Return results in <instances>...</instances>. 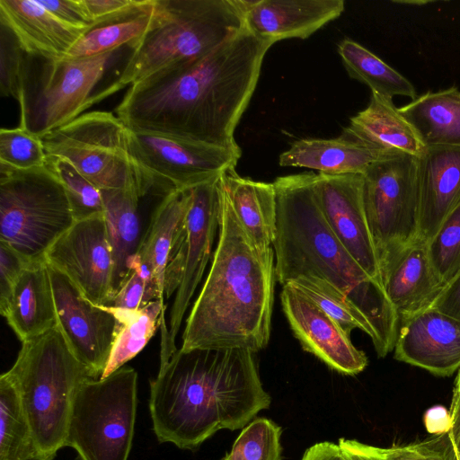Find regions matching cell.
Here are the masks:
<instances>
[{"mask_svg": "<svg viewBox=\"0 0 460 460\" xmlns=\"http://www.w3.org/2000/svg\"><path fill=\"white\" fill-rule=\"evenodd\" d=\"M426 147L460 146V91H429L398 108Z\"/></svg>", "mask_w": 460, "mask_h": 460, "instance_id": "obj_29", "label": "cell"}, {"mask_svg": "<svg viewBox=\"0 0 460 460\" xmlns=\"http://www.w3.org/2000/svg\"><path fill=\"white\" fill-rule=\"evenodd\" d=\"M0 22L28 54L48 58H66L87 32L60 21L37 0H0Z\"/></svg>", "mask_w": 460, "mask_h": 460, "instance_id": "obj_22", "label": "cell"}, {"mask_svg": "<svg viewBox=\"0 0 460 460\" xmlns=\"http://www.w3.org/2000/svg\"><path fill=\"white\" fill-rule=\"evenodd\" d=\"M430 307L460 320V271L445 286Z\"/></svg>", "mask_w": 460, "mask_h": 460, "instance_id": "obj_45", "label": "cell"}, {"mask_svg": "<svg viewBox=\"0 0 460 460\" xmlns=\"http://www.w3.org/2000/svg\"><path fill=\"white\" fill-rule=\"evenodd\" d=\"M27 52L11 29L0 22V93L20 99Z\"/></svg>", "mask_w": 460, "mask_h": 460, "instance_id": "obj_39", "label": "cell"}, {"mask_svg": "<svg viewBox=\"0 0 460 460\" xmlns=\"http://www.w3.org/2000/svg\"><path fill=\"white\" fill-rule=\"evenodd\" d=\"M57 18L73 27L88 31L94 22L82 0H37Z\"/></svg>", "mask_w": 460, "mask_h": 460, "instance_id": "obj_42", "label": "cell"}, {"mask_svg": "<svg viewBox=\"0 0 460 460\" xmlns=\"http://www.w3.org/2000/svg\"><path fill=\"white\" fill-rule=\"evenodd\" d=\"M314 187L319 207L333 234L367 274L382 284L377 253L365 212L362 175L318 172Z\"/></svg>", "mask_w": 460, "mask_h": 460, "instance_id": "obj_16", "label": "cell"}, {"mask_svg": "<svg viewBox=\"0 0 460 460\" xmlns=\"http://www.w3.org/2000/svg\"><path fill=\"white\" fill-rule=\"evenodd\" d=\"M280 302L290 329L305 351L345 375H357L366 368V354L357 349L349 334L305 294L287 284L282 286Z\"/></svg>", "mask_w": 460, "mask_h": 460, "instance_id": "obj_17", "label": "cell"}, {"mask_svg": "<svg viewBox=\"0 0 460 460\" xmlns=\"http://www.w3.org/2000/svg\"><path fill=\"white\" fill-rule=\"evenodd\" d=\"M137 407V373L122 367L104 378L84 382L77 390L65 447L75 460H128Z\"/></svg>", "mask_w": 460, "mask_h": 460, "instance_id": "obj_8", "label": "cell"}, {"mask_svg": "<svg viewBox=\"0 0 460 460\" xmlns=\"http://www.w3.org/2000/svg\"><path fill=\"white\" fill-rule=\"evenodd\" d=\"M313 172L276 178L277 222L272 247L276 279L282 286L302 276L328 281L368 319L379 358L395 344L400 318L382 284L352 258L326 222L319 207Z\"/></svg>", "mask_w": 460, "mask_h": 460, "instance_id": "obj_4", "label": "cell"}, {"mask_svg": "<svg viewBox=\"0 0 460 460\" xmlns=\"http://www.w3.org/2000/svg\"><path fill=\"white\" fill-rule=\"evenodd\" d=\"M0 460H36L19 394L4 373L0 376Z\"/></svg>", "mask_w": 460, "mask_h": 460, "instance_id": "obj_33", "label": "cell"}, {"mask_svg": "<svg viewBox=\"0 0 460 460\" xmlns=\"http://www.w3.org/2000/svg\"><path fill=\"white\" fill-rule=\"evenodd\" d=\"M218 234L208 274L186 319L181 349L256 353L270 338L275 254L272 246L261 248L247 235L224 182Z\"/></svg>", "mask_w": 460, "mask_h": 460, "instance_id": "obj_3", "label": "cell"}, {"mask_svg": "<svg viewBox=\"0 0 460 460\" xmlns=\"http://www.w3.org/2000/svg\"><path fill=\"white\" fill-rule=\"evenodd\" d=\"M281 429L272 420L260 418L245 427L227 455L229 460H280Z\"/></svg>", "mask_w": 460, "mask_h": 460, "instance_id": "obj_37", "label": "cell"}, {"mask_svg": "<svg viewBox=\"0 0 460 460\" xmlns=\"http://www.w3.org/2000/svg\"><path fill=\"white\" fill-rule=\"evenodd\" d=\"M288 284L299 289L331 315L349 334L359 329L367 334L373 344L375 330L364 314L338 288L326 280L302 276Z\"/></svg>", "mask_w": 460, "mask_h": 460, "instance_id": "obj_34", "label": "cell"}, {"mask_svg": "<svg viewBox=\"0 0 460 460\" xmlns=\"http://www.w3.org/2000/svg\"><path fill=\"white\" fill-rule=\"evenodd\" d=\"M144 195L191 189L235 168L242 153L145 132L128 133Z\"/></svg>", "mask_w": 460, "mask_h": 460, "instance_id": "obj_12", "label": "cell"}, {"mask_svg": "<svg viewBox=\"0 0 460 460\" xmlns=\"http://www.w3.org/2000/svg\"><path fill=\"white\" fill-rule=\"evenodd\" d=\"M423 422L433 436L448 433L452 428L450 411L442 405L429 407L423 414Z\"/></svg>", "mask_w": 460, "mask_h": 460, "instance_id": "obj_46", "label": "cell"}, {"mask_svg": "<svg viewBox=\"0 0 460 460\" xmlns=\"http://www.w3.org/2000/svg\"><path fill=\"white\" fill-rule=\"evenodd\" d=\"M342 132L385 154L404 153L418 158L426 149L393 100L376 93Z\"/></svg>", "mask_w": 460, "mask_h": 460, "instance_id": "obj_25", "label": "cell"}, {"mask_svg": "<svg viewBox=\"0 0 460 460\" xmlns=\"http://www.w3.org/2000/svg\"><path fill=\"white\" fill-rule=\"evenodd\" d=\"M4 374L19 394L36 460H53L65 447L77 390L99 377L75 357L58 327L22 342L15 362Z\"/></svg>", "mask_w": 460, "mask_h": 460, "instance_id": "obj_6", "label": "cell"}, {"mask_svg": "<svg viewBox=\"0 0 460 460\" xmlns=\"http://www.w3.org/2000/svg\"><path fill=\"white\" fill-rule=\"evenodd\" d=\"M301 460H346L338 444L321 442L310 447Z\"/></svg>", "mask_w": 460, "mask_h": 460, "instance_id": "obj_47", "label": "cell"}, {"mask_svg": "<svg viewBox=\"0 0 460 460\" xmlns=\"http://www.w3.org/2000/svg\"><path fill=\"white\" fill-rule=\"evenodd\" d=\"M155 0L114 21L96 25L74 45L66 58H87L118 50L123 45L132 47L148 31L155 15Z\"/></svg>", "mask_w": 460, "mask_h": 460, "instance_id": "obj_32", "label": "cell"}, {"mask_svg": "<svg viewBox=\"0 0 460 460\" xmlns=\"http://www.w3.org/2000/svg\"><path fill=\"white\" fill-rule=\"evenodd\" d=\"M422 460H457L448 433L417 442Z\"/></svg>", "mask_w": 460, "mask_h": 460, "instance_id": "obj_44", "label": "cell"}, {"mask_svg": "<svg viewBox=\"0 0 460 460\" xmlns=\"http://www.w3.org/2000/svg\"><path fill=\"white\" fill-rule=\"evenodd\" d=\"M273 44L245 26L208 55L130 85L116 115L131 131L242 153L234 131Z\"/></svg>", "mask_w": 460, "mask_h": 460, "instance_id": "obj_1", "label": "cell"}, {"mask_svg": "<svg viewBox=\"0 0 460 460\" xmlns=\"http://www.w3.org/2000/svg\"><path fill=\"white\" fill-rule=\"evenodd\" d=\"M361 175L365 212L380 267L419 241L417 157L389 154Z\"/></svg>", "mask_w": 460, "mask_h": 460, "instance_id": "obj_11", "label": "cell"}, {"mask_svg": "<svg viewBox=\"0 0 460 460\" xmlns=\"http://www.w3.org/2000/svg\"><path fill=\"white\" fill-rule=\"evenodd\" d=\"M380 272L385 293L400 319L430 307L446 286L420 241L382 264Z\"/></svg>", "mask_w": 460, "mask_h": 460, "instance_id": "obj_21", "label": "cell"}, {"mask_svg": "<svg viewBox=\"0 0 460 460\" xmlns=\"http://www.w3.org/2000/svg\"><path fill=\"white\" fill-rule=\"evenodd\" d=\"M66 190L47 168L0 164V242L28 262L49 250L75 223Z\"/></svg>", "mask_w": 460, "mask_h": 460, "instance_id": "obj_7", "label": "cell"}, {"mask_svg": "<svg viewBox=\"0 0 460 460\" xmlns=\"http://www.w3.org/2000/svg\"><path fill=\"white\" fill-rule=\"evenodd\" d=\"M47 265L57 327L75 357L100 378L111 352L118 321L91 302L65 274Z\"/></svg>", "mask_w": 460, "mask_h": 460, "instance_id": "obj_14", "label": "cell"}, {"mask_svg": "<svg viewBox=\"0 0 460 460\" xmlns=\"http://www.w3.org/2000/svg\"><path fill=\"white\" fill-rule=\"evenodd\" d=\"M116 51L75 58L27 53L19 127L41 137L79 117L94 103L93 90Z\"/></svg>", "mask_w": 460, "mask_h": 460, "instance_id": "obj_9", "label": "cell"}, {"mask_svg": "<svg viewBox=\"0 0 460 460\" xmlns=\"http://www.w3.org/2000/svg\"><path fill=\"white\" fill-rule=\"evenodd\" d=\"M101 193L113 258L112 299L133 270L143 238L138 213L141 196L136 190H101Z\"/></svg>", "mask_w": 460, "mask_h": 460, "instance_id": "obj_27", "label": "cell"}, {"mask_svg": "<svg viewBox=\"0 0 460 460\" xmlns=\"http://www.w3.org/2000/svg\"><path fill=\"white\" fill-rule=\"evenodd\" d=\"M394 358L438 376L460 369V320L429 307L400 319Z\"/></svg>", "mask_w": 460, "mask_h": 460, "instance_id": "obj_18", "label": "cell"}, {"mask_svg": "<svg viewBox=\"0 0 460 460\" xmlns=\"http://www.w3.org/2000/svg\"><path fill=\"white\" fill-rule=\"evenodd\" d=\"M146 305V284L134 270L107 305L132 311Z\"/></svg>", "mask_w": 460, "mask_h": 460, "instance_id": "obj_43", "label": "cell"}, {"mask_svg": "<svg viewBox=\"0 0 460 460\" xmlns=\"http://www.w3.org/2000/svg\"><path fill=\"white\" fill-rule=\"evenodd\" d=\"M222 174L191 188L192 200L187 214L183 243V271L170 312L168 335L165 341H161L160 365L168 361L178 349L176 336L207 264L213 256L222 209Z\"/></svg>", "mask_w": 460, "mask_h": 460, "instance_id": "obj_13", "label": "cell"}, {"mask_svg": "<svg viewBox=\"0 0 460 460\" xmlns=\"http://www.w3.org/2000/svg\"><path fill=\"white\" fill-rule=\"evenodd\" d=\"M0 313L22 343L57 327L56 307L46 261L31 262L25 268Z\"/></svg>", "mask_w": 460, "mask_h": 460, "instance_id": "obj_23", "label": "cell"}, {"mask_svg": "<svg viewBox=\"0 0 460 460\" xmlns=\"http://www.w3.org/2000/svg\"><path fill=\"white\" fill-rule=\"evenodd\" d=\"M338 53L348 75L366 85L372 93L393 100L418 95L413 84L402 74L357 41L346 38L338 44Z\"/></svg>", "mask_w": 460, "mask_h": 460, "instance_id": "obj_31", "label": "cell"}, {"mask_svg": "<svg viewBox=\"0 0 460 460\" xmlns=\"http://www.w3.org/2000/svg\"><path fill=\"white\" fill-rule=\"evenodd\" d=\"M452 428L448 432L456 456L460 460V392L453 394L450 406Z\"/></svg>", "mask_w": 460, "mask_h": 460, "instance_id": "obj_48", "label": "cell"}, {"mask_svg": "<svg viewBox=\"0 0 460 460\" xmlns=\"http://www.w3.org/2000/svg\"><path fill=\"white\" fill-rule=\"evenodd\" d=\"M344 4L343 0H245V25L274 43L304 40L340 17Z\"/></svg>", "mask_w": 460, "mask_h": 460, "instance_id": "obj_20", "label": "cell"}, {"mask_svg": "<svg viewBox=\"0 0 460 460\" xmlns=\"http://www.w3.org/2000/svg\"><path fill=\"white\" fill-rule=\"evenodd\" d=\"M82 1L93 18L94 26L122 18L144 6L148 2V0Z\"/></svg>", "mask_w": 460, "mask_h": 460, "instance_id": "obj_41", "label": "cell"}, {"mask_svg": "<svg viewBox=\"0 0 460 460\" xmlns=\"http://www.w3.org/2000/svg\"><path fill=\"white\" fill-rule=\"evenodd\" d=\"M0 164L20 170L44 166L46 154L41 138L19 126L1 128Z\"/></svg>", "mask_w": 460, "mask_h": 460, "instance_id": "obj_38", "label": "cell"}, {"mask_svg": "<svg viewBox=\"0 0 460 460\" xmlns=\"http://www.w3.org/2000/svg\"><path fill=\"white\" fill-rule=\"evenodd\" d=\"M426 244L434 270L447 285L460 271V204Z\"/></svg>", "mask_w": 460, "mask_h": 460, "instance_id": "obj_36", "label": "cell"}, {"mask_svg": "<svg viewBox=\"0 0 460 460\" xmlns=\"http://www.w3.org/2000/svg\"><path fill=\"white\" fill-rule=\"evenodd\" d=\"M100 306L112 314L118 321L111 352L100 378L107 377L136 357L146 347L158 326L161 328V335H168L164 316L166 306L161 300H154L132 311L109 305Z\"/></svg>", "mask_w": 460, "mask_h": 460, "instance_id": "obj_30", "label": "cell"}, {"mask_svg": "<svg viewBox=\"0 0 460 460\" xmlns=\"http://www.w3.org/2000/svg\"><path fill=\"white\" fill-rule=\"evenodd\" d=\"M387 155L342 132L332 139H298L279 155V164L330 175L361 174L371 164Z\"/></svg>", "mask_w": 460, "mask_h": 460, "instance_id": "obj_24", "label": "cell"}, {"mask_svg": "<svg viewBox=\"0 0 460 460\" xmlns=\"http://www.w3.org/2000/svg\"><path fill=\"white\" fill-rule=\"evenodd\" d=\"M128 133L112 112L94 111L40 138L46 156L68 160L100 190H136L143 197Z\"/></svg>", "mask_w": 460, "mask_h": 460, "instance_id": "obj_10", "label": "cell"}, {"mask_svg": "<svg viewBox=\"0 0 460 460\" xmlns=\"http://www.w3.org/2000/svg\"><path fill=\"white\" fill-rule=\"evenodd\" d=\"M45 261L93 304L111 302L113 258L104 214L76 221L49 250Z\"/></svg>", "mask_w": 460, "mask_h": 460, "instance_id": "obj_15", "label": "cell"}, {"mask_svg": "<svg viewBox=\"0 0 460 460\" xmlns=\"http://www.w3.org/2000/svg\"><path fill=\"white\" fill-rule=\"evenodd\" d=\"M222 178L231 206L247 235L261 248L271 247L277 222L273 183L241 177L235 168L226 171Z\"/></svg>", "mask_w": 460, "mask_h": 460, "instance_id": "obj_28", "label": "cell"}, {"mask_svg": "<svg viewBox=\"0 0 460 460\" xmlns=\"http://www.w3.org/2000/svg\"><path fill=\"white\" fill-rule=\"evenodd\" d=\"M30 263L0 242V309L7 304L16 281Z\"/></svg>", "mask_w": 460, "mask_h": 460, "instance_id": "obj_40", "label": "cell"}, {"mask_svg": "<svg viewBox=\"0 0 460 460\" xmlns=\"http://www.w3.org/2000/svg\"><path fill=\"white\" fill-rule=\"evenodd\" d=\"M222 460H229V459H228V457H227V456H226L225 458H223Z\"/></svg>", "mask_w": 460, "mask_h": 460, "instance_id": "obj_51", "label": "cell"}, {"mask_svg": "<svg viewBox=\"0 0 460 460\" xmlns=\"http://www.w3.org/2000/svg\"><path fill=\"white\" fill-rule=\"evenodd\" d=\"M385 460H422L418 443L385 448Z\"/></svg>", "mask_w": 460, "mask_h": 460, "instance_id": "obj_49", "label": "cell"}, {"mask_svg": "<svg viewBox=\"0 0 460 460\" xmlns=\"http://www.w3.org/2000/svg\"><path fill=\"white\" fill-rule=\"evenodd\" d=\"M419 241L427 243L460 204V146L426 147L417 158Z\"/></svg>", "mask_w": 460, "mask_h": 460, "instance_id": "obj_19", "label": "cell"}, {"mask_svg": "<svg viewBox=\"0 0 460 460\" xmlns=\"http://www.w3.org/2000/svg\"><path fill=\"white\" fill-rule=\"evenodd\" d=\"M254 355L240 349H178L150 381L157 440L193 450L217 431L241 429L269 408Z\"/></svg>", "mask_w": 460, "mask_h": 460, "instance_id": "obj_2", "label": "cell"}, {"mask_svg": "<svg viewBox=\"0 0 460 460\" xmlns=\"http://www.w3.org/2000/svg\"><path fill=\"white\" fill-rule=\"evenodd\" d=\"M245 26V0H155L148 31L130 47L118 80L95 93V102L208 55Z\"/></svg>", "mask_w": 460, "mask_h": 460, "instance_id": "obj_5", "label": "cell"}, {"mask_svg": "<svg viewBox=\"0 0 460 460\" xmlns=\"http://www.w3.org/2000/svg\"><path fill=\"white\" fill-rule=\"evenodd\" d=\"M45 165L63 185L75 221L104 214L101 190L80 173L68 160L46 156Z\"/></svg>", "mask_w": 460, "mask_h": 460, "instance_id": "obj_35", "label": "cell"}, {"mask_svg": "<svg viewBox=\"0 0 460 460\" xmlns=\"http://www.w3.org/2000/svg\"><path fill=\"white\" fill-rule=\"evenodd\" d=\"M459 392H460V369L457 371L453 394H457Z\"/></svg>", "mask_w": 460, "mask_h": 460, "instance_id": "obj_50", "label": "cell"}, {"mask_svg": "<svg viewBox=\"0 0 460 460\" xmlns=\"http://www.w3.org/2000/svg\"><path fill=\"white\" fill-rule=\"evenodd\" d=\"M191 200V189L176 190L164 195L152 214L137 251L152 264L164 297L165 270L185 241L186 218Z\"/></svg>", "mask_w": 460, "mask_h": 460, "instance_id": "obj_26", "label": "cell"}]
</instances>
